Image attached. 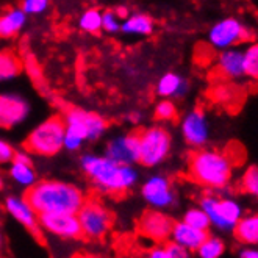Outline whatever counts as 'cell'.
Wrapping results in <instances>:
<instances>
[{
    "mask_svg": "<svg viewBox=\"0 0 258 258\" xmlns=\"http://www.w3.org/2000/svg\"><path fill=\"white\" fill-rule=\"evenodd\" d=\"M0 247H2V232H0Z\"/></svg>",
    "mask_w": 258,
    "mask_h": 258,
    "instance_id": "41",
    "label": "cell"
},
{
    "mask_svg": "<svg viewBox=\"0 0 258 258\" xmlns=\"http://www.w3.org/2000/svg\"><path fill=\"white\" fill-rule=\"evenodd\" d=\"M4 183H5V181H4V177H2V174H0V191L4 189Z\"/></svg>",
    "mask_w": 258,
    "mask_h": 258,
    "instance_id": "40",
    "label": "cell"
},
{
    "mask_svg": "<svg viewBox=\"0 0 258 258\" xmlns=\"http://www.w3.org/2000/svg\"><path fill=\"white\" fill-rule=\"evenodd\" d=\"M27 22V14L21 7H10L0 11V39L14 38Z\"/></svg>",
    "mask_w": 258,
    "mask_h": 258,
    "instance_id": "19",
    "label": "cell"
},
{
    "mask_svg": "<svg viewBox=\"0 0 258 258\" xmlns=\"http://www.w3.org/2000/svg\"><path fill=\"white\" fill-rule=\"evenodd\" d=\"M41 230L47 232L61 239H79L82 236V229L77 215L50 213L38 216Z\"/></svg>",
    "mask_w": 258,
    "mask_h": 258,
    "instance_id": "14",
    "label": "cell"
},
{
    "mask_svg": "<svg viewBox=\"0 0 258 258\" xmlns=\"http://www.w3.org/2000/svg\"><path fill=\"white\" fill-rule=\"evenodd\" d=\"M154 19L144 13H133L128 14V18L120 22V32L125 35L135 36H149L154 33Z\"/></svg>",
    "mask_w": 258,
    "mask_h": 258,
    "instance_id": "22",
    "label": "cell"
},
{
    "mask_svg": "<svg viewBox=\"0 0 258 258\" xmlns=\"http://www.w3.org/2000/svg\"><path fill=\"white\" fill-rule=\"evenodd\" d=\"M244 55V74L250 80L258 82V42H249L242 50Z\"/></svg>",
    "mask_w": 258,
    "mask_h": 258,
    "instance_id": "28",
    "label": "cell"
},
{
    "mask_svg": "<svg viewBox=\"0 0 258 258\" xmlns=\"http://www.w3.org/2000/svg\"><path fill=\"white\" fill-rule=\"evenodd\" d=\"M21 8L25 14L36 16V14H42L44 11H47L49 2L47 0H25V2H22Z\"/></svg>",
    "mask_w": 258,
    "mask_h": 258,
    "instance_id": "32",
    "label": "cell"
},
{
    "mask_svg": "<svg viewBox=\"0 0 258 258\" xmlns=\"http://www.w3.org/2000/svg\"><path fill=\"white\" fill-rule=\"evenodd\" d=\"M189 89V83L186 79L181 77L177 72H168L157 83V94L163 99H180L183 97Z\"/></svg>",
    "mask_w": 258,
    "mask_h": 258,
    "instance_id": "20",
    "label": "cell"
},
{
    "mask_svg": "<svg viewBox=\"0 0 258 258\" xmlns=\"http://www.w3.org/2000/svg\"><path fill=\"white\" fill-rule=\"evenodd\" d=\"M71 258H102L96 253H89V252H77V253H74Z\"/></svg>",
    "mask_w": 258,
    "mask_h": 258,
    "instance_id": "38",
    "label": "cell"
},
{
    "mask_svg": "<svg viewBox=\"0 0 258 258\" xmlns=\"http://www.w3.org/2000/svg\"><path fill=\"white\" fill-rule=\"evenodd\" d=\"M24 199L38 216L50 213L77 215L86 202V196L69 181L45 178L25 189Z\"/></svg>",
    "mask_w": 258,
    "mask_h": 258,
    "instance_id": "1",
    "label": "cell"
},
{
    "mask_svg": "<svg viewBox=\"0 0 258 258\" xmlns=\"http://www.w3.org/2000/svg\"><path fill=\"white\" fill-rule=\"evenodd\" d=\"M225 241L221 236L208 233V236L199 246V249L196 250V253L199 258H221L225 253Z\"/></svg>",
    "mask_w": 258,
    "mask_h": 258,
    "instance_id": "25",
    "label": "cell"
},
{
    "mask_svg": "<svg viewBox=\"0 0 258 258\" xmlns=\"http://www.w3.org/2000/svg\"><path fill=\"white\" fill-rule=\"evenodd\" d=\"M22 69H24V63L16 53L11 50L0 49V83L18 77L22 72Z\"/></svg>",
    "mask_w": 258,
    "mask_h": 258,
    "instance_id": "23",
    "label": "cell"
},
{
    "mask_svg": "<svg viewBox=\"0 0 258 258\" xmlns=\"http://www.w3.org/2000/svg\"><path fill=\"white\" fill-rule=\"evenodd\" d=\"M82 236L91 241H99L107 236L113 227L111 211L96 199H86L77 213Z\"/></svg>",
    "mask_w": 258,
    "mask_h": 258,
    "instance_id": "9",
    "label": "cell"
},
{
    "mask_svg": "<svg viewBox=\"0 0 258 258\" xmlns=\"http://www.w3.org/2000/svg\"><path fill=\"white\" fill-rule=\"evenodd\" d=\"M63 119L66 125L63 149L71 152L79 150L85 141H96L102 138L108 127L107 120L102 116L74 107L66 110Z\"/></svg>",
    "mask_w": 258,
    "mask_h": 258,
    "instance_id": "4",
    "label": "cell"
},
{
    "mask_svg": "<svg viewBox=\"0 0 258 258\" xmlns=\"http://www.w3.org/2000/svg\"><path fill=\"white\" fill-rule=\"evenodd\" d=\"M147 258H169V250H168V247H166V242L164 244H158V246L150 247Z\"/></svg>",
    "mask_w": 258,
    "mask_h": 258,
    "instance_id": "36",
    "label": "cell"
},
{
    "mask_svg": "<svg viewBox=\"0 0 258 258\" xmlns=\"http://www.w3.org/2000/svg\"><path fill=\"white\" fill-rule=\"evenodd\" d=\"M233 236L242 247H258V211L239 219L233 229Z\"/></svg>",
    "mask_w": 258,
    "mask_h": 258,
    "instance_id": "21",
    "label": "cell"
},
{
    "mask_svg": "<svg viewBox=\"0 0 258 258\" xmlns=\"http://www.w3.org/2000/svg\"><path fill=\"white\" fill-rule=\"evenodd\" d=\"M239 189L258 201V164H250L239 177Z\"/></svg>",
    "mask_w": 258,
    "mask_h": 258,
    "instance_id": "26",
    "label": "cell"
},
{
    "mask_svg": "<svg viewBox=\"0 0 258 258\" xmlns=\"http://www.w3.org/2000/svg\"><path fill=\"white\" fill-rule=\"evenodd\" d=\"M143 199L154 210H168L177 204V192L171 178L161 174L149 177L141 186Z\"/></svg>",
    "mask_w": 258,
    "mask_h": 258,
    "instance_id": "11",
    "label": "cell"
},
{
    "mask_svg": "<svg viewBox=\"0 0 258 258\" xmlns=\"http://www.w3.org/2000/svg\"><path fill=\"white\" fill-rule=\"evenodd\" d=\"M105 157L117 164H122V166H133L135 163H140V135H138V132H130L125 135L114 136V138L107 144Z\"/></svg>",
    "mask_w": 258,
    "mask_h": 258,
    "instance_id": "13",
    "label": "cell"
},
{
    "mask_svg": "<svg viewBox=\"0 0 258 258\" xmlns=\"http://www.w3.org/2000/svg\"><path fill=\"white\" fill-rule=\"evenodd\" d=\"M14 154H16V150L11 147V144L4 140H0V164L13 163Z\"/></svg>",
    "mask_w": 258,
    "mask_h": 258,
    "instance_id": "34",
    "label": "cell"
},
{
    "mask_svg": "<svg viewBox=\"0 0 258 258\" xmlns=\"http://www.w3.org/2000/svg\"><path fill=\"white\" fill-rule=\"evenodd\" d=\"M216 71L227 80H239L244 74V55L241 49H229L219 52L216 58Z\"/></svg>",
    "mask_w": 258,
    "mask_h": 258,
    "instance_id": "17",
    "label": "cell"
},
{
    "mask_svg": "<svg viewBox=\"0 0 258 258\" xmlns=\"http://www.w3.org/2000/svg\"><path fill=\"white\" fill-rule=\"evenodd\" d=\"M102 30L107 33H117L120 30V19L116 16L114 10H105L102 11Z\"/></svg>",
    "mask_w": 258,
    "mask_h": 258,
    "instance_id": "31",
    "label": "cell"
},
{
    "mask_svg": "<svg viewBox=\"0 0 258 258\" xmlns=\"http://www.w3.org/2000/svg\"><path fill=\"white\" fill-rule=\"evenodd\" d=\"M154 116H155L157 120H163V122H168V120H174V119H177V116H178L177 105H175L172 100L161 99V100L155 105Z\"/></svg>",
    "mask_w": 258,
    "mask_h": 258,
    "instance_id": "30",
    "label": "cell"
},
{
    "mask_svg": "<svg viewBox=\"0 0 258 258\" xmlns=\"http://www.w3.org/2000/svg\"><path fill=\"white\" fill-rule=\"evenodd\" d=\"M180 132L189 147H192L194 150L205 149L211 136L210 122L205 111L201 108L188 111L180 122Z\"/></svg>",
    "mask_w": 258,
    "mask_h": 258,
    "instance_id": "12",
    "label": "cell"
},
{
    "mask_svg": "<svg viewBox=\"0 0 258 258\" xmlns=\"http://www.w3.org/2000/svg\"><path fill=\"white\" fill-rule=\"evenodd\" d=\"M166 247H168V250H169V258H192L188 250L178 247L177 244H174V242H171V241L166 242Z\"/></svg>",
    "mask_w": 258,
    "mask_h": 258,
    "instance_id": "35",
    "label": "cell"
},
{
    "mask_svg": "<svg viewBox=\"0 0 258 258\" xmlns=\"http://www.w3.org/2000/svg\"><path fill=\"white\" fill-rule=\"evenodd\" d=\"M0 258H2V256H0Z\"/></svg>",
    "mask_w": 258,
    "mask_h": 258,
    "instance_id": "42",
    "label": "cell"
},
{
    "mask_svg": "<svg viewBox=\"0 0 258 258\" xmlns=\"http://www.w3.org/2000/svg\"><path fill=\"white\" fill-rule=\"evenodd\" d=\"M5 210L21 225H24L27 230L32 232L38 239L42 238V230L39 227L38 215L33 211V208L25 202V199L16 197V196H8L5 199Z\"/></svg>",
    "mask_w": 258,
    "mask_h": 258,
    "instance_id": "16",
    "label": "cell"
},
{
    "mask_svg": "<svg viewBox=\"0 0 258 258\" xmlns=\"http://www.w3.org/2000/svg\"><path fill=\"white\" fill-rule=\"evenodd\" d=\"M79 27L86 33H97L102 30V11L99 8H89L82 13Z\"/></svg>",
    "mask_w": 258,
    "mask_h": 258,
    "instance_id": "29",
    "label": "cell"
},
{
    "mask_svg": "<svg viewBox=\"0 0 258 258\" xmlns=\"http://www.w3.org/2000/svg\"><path fill=\"white\" fill-rule=\"evenodd\" d=\"M199 207L208 216L210 225L219 232H233L239 219L244 216V207L232 196L207 191L201 199Z\"/></svg>",
    "mask_w": 258,
    "mask_h": 258,
    "instance_id": "5",
    "label": "cell"
},
{
    "mask_svg": "<svg viewBox=\"0 0 258 258\" xmlns=\"http://www.w3.org/2000/svg\"><path fill=\"white\" fill-rule=\"evenodd\" d=\"M30 114V103L19 94L0 93V128L21 125Z\"/></svg>",
    "mask_w": 258,
    "mask_h": 258,
    "instance_id": "15",
    "label": "cell"
},
{
    "mask_svg": "<svg viewBox=\"0 0 258 258\" xmlns=\"http://www.w3.org/2000/svg\"><path fill=\"white\" fill-rule=\"evenodd\" d=\"M207 38L211 47L224 52L229 49H236L239 44L250 42L253 39V32L238 18L227 16L210 27Z\"/></svg>",
    "mask_w": 258,
    "mask_h": 258,
    "instance_id": "8",
    "label": "cell"
},
{
    "mask_svg": "<svg viewBox=\"0 0 258 258\" xmlns=\"http://www.w3.org/2000/svg\"><path fill=\"white\" fill-rule=\"evenodd\" d=\"M238 258H258V247H241Z\"/></svg>",
    "mask_w": 258,
    "mask_h": 258,
    "instance_id": "37",
    "label": "cell"
},
{
    "mask_svg": "<svg viewBox=\"0 0 258 258\" xmlns=\"http://www.w3.org/2000/svg\"><path fill=\"white\" fill-rule=\"evenodd\" d=\"M25 69L28 71V75L33 79L35 85H41L44 83L42 80V74H41V69H39V64L36 63V59L33 56H27L25 59Z\"/></svg>",
    "mask_w": 258,
    "mask_h": 258,
    "instance_id": "33",
    "label": "cell"
},
{
    "mask_svg": "<svg viewBox=\"0 0 258 258\" xmlns=\"http://www.w3.org/2000/svg\"><path fill=\"white\" fill-rule=\"evenodd\" d=\"M140 135V163L146 168L155 166L168 160L172 150V136L168 128L161 125H152L141 132Z\"/></svg>",
    "mask_w": 258,
    "mask_h": 258,
    "instance_id": "7",
    "label": "cell"
},
{
    "mask_svg": "<svg viewBox=\"0 0 258 258\" xmlns=\"http://www.w3.org/2000/svg\"><path fill=\"white\" fill-rule=\"evenodd\" d=\"M181 222H185L186 225L192 227V229L202 230V232H208L210 227H211L210 225V221H208V216L205 215V211L199 205L188 208L185 213H183Z\"/></svg>",
    "mask_w": 258,
    "mask_h": 258,
    "instance_id": "27",
    "label": "cell"
},
{
    "mask_svg": "<svg viewBox=\"0 0 258 258\" xmlns=\"http://www.w3.org/2000/svg\"><path fill=\"white\" fill-rule=\"evenodd\" d=\"M207 236H208V232L192 229V227L186 225L185 222L175 221L169 239H171V242H174V244H177L178 247L192 253V252H196L197 249H199V246L205 241Z\"/></svg>",
    "mask_w": 258,
    "mask_h": 258,
    "instance_id": "18",
    "label": "cell"
},
{
    "mask_svg": "<svg viewBox=\"0 0 258 258\" xmlns=\"http://www.w3.org/2000/svg\"><path fill=\"white\" fill-rule=\"evenodd\" d=\"M64 133V119L59 114H53L28 133L24 141V150L30 155L53 157L63 149Z\"/></svg>",
    "mask_w": 258,
    "mask_h": 258,
    "instance_id": "6",
    "label": "cell"
},
{
    "mask_svg": "<svg viewBox=\"0 0 258 258\" xmlns=\"http://www.w3.org/2000/svg\"><path fill=\"white\" fill-rule=\"evenodd\" d=\"M233 160L216 149L192 150L188 157V177L207 191L222 192L232 183Z\"/></svg>",
    "mask_w": 258,
    "mask_h": 258,
    "instance_id": "2",
    "label": "cell"
},
{
    "mask_svg": "<svg viewBox=\"0 0 258 258\" xmlns=\"http://www.w3.org/2000/svg\"><path fill=\"white\" fill-rule=\"evenodd\" d=\"M10 175L18 185H21V186H24L27 189L32 188L38 181L36 172L33 169V164H27V163L13 161L11 168H10Z\"/></svg>",
    "mask_w": 258,
    "mask_h": 258,
    "instance_id": "24",
    "label": "cell"
},
{
    "mask_svg": "<svg viewBox=\"0 0 258 258\" xmlns=\"http://www.w3.org/2000/svg\"><path fill=\"white\" fill-rule=\"evenodd\" d=\"M130 119H132V122H140L141 114H140V113H132V114H130Z\"/></svg>",
    "mask_w": 258,
    "mask_h": 258,
    "instance_id": "39",
    "label": "cell"
},
{
    "mask_svg": "<svg viewBox=\"0 0 258 258\" xmlns=\"http://www.w3.org/2000/svg\"><path fill=\"white\" fill-rule=\"evenodd\" d=\"M80 166L93 185L105 194H125L138 183L140 178L133 166L117 164L105 155L85 154L80 158Z\"/></svg>",
    "mask_w": 258,
    "mask_h": 258,
    "instance_id": "3",
    "label": "cell"
},
{
    "mask_svg": "<svg viewBox=\"0 0 258 258\" xmlns=\"http://www.w3.org/2000/svg\"><path fill=\"white\" fill-rule=\"evenodd\" d=\"M174 219L160 210H146L138 219V232L143 238L154 242L155 246L164 244L171 238Z\"/></svg>",
    "mask_w": 258,
    "mask_h": 258,
    "instance_id": "10",
    "label": "cell"
}]
</instances>
